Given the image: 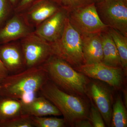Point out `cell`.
<instances>
[{
    "label": "cell",
    "instance_id": "30",
    "mask_svg": "<svg viewBox=\"0 0 127 127\" xmlns=\"http://www.w3.org/2000/svg\"><path fill=\"white\" fill-rule=\"evenodd\" d=\"M102 0H94V1L95 2H98V1H101Z\"/></svg>",
    "mask_w": 127,
    "mask_h": 127
},
{
    "label": "cell",
    "instance_id": "13",
    "mask_svg": "<svg viewBox=\"0 0 127 127\" xmlns=\"http://www.w3.org/2000/svg\"><path fill=\"white\" fill-rule=\"evenodd\" d=\"M91 95L104 123L108 127L111 125L112 118V96L109 90L98 83H93L90 89Z\"/></svg>",
    "mask_w": 127,
    "mask_h": 127
},
{
    "label": "cell",
    "instance_id": "12",
    "mask_svg": "<svg viewBox=\"0 0 127 127\" xmlns=\"http://www.w3.org/2000/svg\"><path fill=\"white\" fill-rule=\"evenodd\" d=\"M61 8L51 0H40L20 14L28 25L35 28Z\"/></svg>",
    "mask_w": 127,
    "mask_h": 127
},
{
    "label": "cell",
    "instance_id": "2",
    "mask_svg": "<svg viewBox=\"0 0 127 127\" xmlns=\"http://www.w3.org/2000/svg\"><path fill=\"white\" fill-rule=\"evenodd\" d=\"M39 93L56 107L63 116L66 123L71 127L78 120L88 118V108L84 100L79 96L62 91L49 79Z\"/></svg>",
    "mask_w": 127,
    "mask_h": 127
},
{
    "label": "cell",
    "instance_id": "31",
    "mask_svg": "<svg viewBox=\"0 0 127 127\" xmlns=\"http://www.w3.org/2000/svg\"><path fill=\"white\" fill-rule=\"evenodd\" d=\"M125 1H127V0H125Z\"/></svg>",
    "mask_w": 127,
    "mask_h": 127
},
{
    "label": "cell",
    "instance_id": "10",
    "mask_svg": "<svg viewBox=\"0 0 127 127\" xmlns=\"http://www.w3.org/2000/svg\"><path fill=\"white\" fill-rule=\"evenodd\" d=\"M35 30L26 23L20 14L15 12L0 28V45L21 40Z\"/></svg>",
    "mask_w": 127,
    "mask_h": 127
},
{
    "label": "cell",
    "instance_id": "24",
    "mask_svg": "<svg viewBox=\"0 0 127 127\" xmlns=\"http://www.w3.org/2000/svg\"><path fill=\"white\" fill-rule=\"evenodd\" d=\"M89 120L94 127H106L101 114L96 107L92 103L89 116Z\"/></svg>",
    "mask_w": 127,
    "mask_h": 127
},
{
    "label": "cell",
    "instance_id": "26",
    "mask_svg": "<svg viewBox=\"0 0 127 127\" xmlns=\"http://www.w3.org/2000/svg\"><path fill=\"white\" fill-rule=\"evenodd\" d=\"M37 93L34 92L25 93L21 96L20 100L22 104L26 105L29 104L36 97Z\"/></svg>",
    "mask_w": 127,
    "mask_h": 127
},
{
    "label": "cell",
    "instance_id": "8",
    "mask_svg": "<svg viewBox=\"0 0 127 127\" xmlns=\"http://www.w3.org/2000/svg\"><path fill=\"white\" fill-rule=\"evenodd\" d=\"M73 68L88 77L102 81L117 88L120 87L123 83L125 71L122 67L110 66L100 62L83 64Z\"/></svg>",
    "mask_w": 127,
    "mask_h": 127
},
{
    "label": "cell",
    "instance_id": "3",
    "mask_svg": "<svg viewBox=\"0 0 127 127\" xmlns=\"http://www.w3.org/2000/svg\"><path fill=\"white\" fill-rule=\"evenodd\" d=\"M48 79L42 65L26 68L16 74L9 75L0 84V96L19 99L25 93H39Z\"/></svg>",
    "mask_w": 127,
    "mask_h": 127
},
{
    "label": "cell",
    "instance_id": "29",
    "mask_svg": "<svg viewBox=\"0 0 127 127\" xmlns=\"http://www.w3.org/2000/svg\"><path fill=\"white\" fill-rule=\"evenodd\" d=\"M11 5L13 8L15 9V7L17 6L19 2L21 1V0H9Z\"/></svg>",
    "mask_w": 127,
    "mask_h": 127
},
{
    "label": "cell",
    "instance_id": "20",
    "mask_svg": "<svg viewBox=\"0 0 127 127\" xmlns=\"http://www.w3.org/2000/svg\"><path fill=\"white\" fill-rule=\"evenodd\" d=\"M31 118L34 127H63L66 124L64 119L56 117L31 116Z\"/></svg>",
    "mask_w": 127,
    "mask_h": 127
},
{
    "label": "cell",
    "instance_id": "5",
    "mask_svg": "<svg viewBox=\"0 0 127 127\" xmlns=\"http://www.w3.org/2000/svg\"><path fill=\"white\" fill-rule=\"evenodd\" d=\"M67 17L81 34H98L108 30V27L100 19L94 2L68 12Z\"/></svg>",
    "mask_w": 127,
    "mask_h": 127
},
{
    "label": "cell",
    "instance_id": "19",
    "mask_svg": "<svg viewBox=\"0 0 127 127\" xmlns=\"http://www.w3.org/2000/svg\"><path fill=\"white\" fill-rule=\"evenodd\" d=\"M111 123L112 127H127V111L122 100L119 96L113 105Z\"/></svg>",
    "mask_w": 127,
    "mask_h": 127
},
{
    "label": "cell",
    "instance_id": "32",
    "mask_svg": "<svg viewBox=\"0 0 127 127\" xmlns=\"http://www.w3.org/2000/svg\"><path fill=\"white\" fill-rule=\"evenodd\" d=\"M0 88H1V86H0Z\"/></svg>",
    "mask_w": 127,
    "mask_h": 127
},
{
    "label": "cell",
    "instance_id": "27",
    "mask_svg": "<svg viewBox=\"0 0 127 127\" xmlns=\"http://www.w3.org/2000/svg\"><path fill=\"white\" fill-rule=\"evenodd\" d=\"M73 127H93L92 124L90 120L87 119H82L77 121Z\"/></svg>",
    "mask_w": 127,
    "mask_h": 127
},
{
    "label": "cell",
    "instance_id": "23",
    "mask_svg": "<svg viewBox=\"0 0 127 127\" xmlns=\"http://www.w3.org/2000/svg\"><path fill=\"white\" fill-rule=\"evenodd\" d=\"M14 13L9 0H0V28Z\"/></svg>",
    "mask_w": 127,
    "mask_h": 127
},
{
    "label": "cell",
    "instance_id": "6",
    "mask_svg": "<svg viewBox=\"0 0 127 127\" xmlns=\"http://www.w3.org/2000/svg\"><path fill=\"white\" fill-rule=\"evenodd\" d=\"M95 4L103 23L127 37V1L102 0Z\"/></svg>",
    "mask_w": 127,
    "mask_h": 127
},
{
    "label": "cell",
    "instance_id": "4",
    "mask_svg": "<svg viewBox=\"0 0 127 127\" xmlns=\"http://www.w3.org/2000/svg\"><path fill=\"white\" fill-rule=\"evenodd\" d=\"M53 55L76 67L84 64L80 33L71 25L67 18L61 37L51 43Z\"/></svg>",
    "mask_w": 127,
    "mask_h": 127
},
{
    "label": "cell",
    "instance_id": "14",
    "mask_svg": "<svg viewBox=\"0 0 127 127\" xmlns=\"http://www.w3.org/2000/svg\"><path fill=\"white\" fill-rule=\"evenodd\" d=\"M81 35L84 64L102 62L103 55L100 33Z\"/></svg>",
    "mask_w": 127,
    "mask_h": 127
},
{
    "label": "cell",
    "instance_id": "18",
    "mask_svg": "<svg viewBox=\"0 0 127 127\" xmlns=\"http://www.w3.org/2000/svg\"><path fill=\"white\" fill-rule=\"evenodd\" d=\"M111 35L120 56L122 67L125 72L127 69V37L116 30L108 27Z\"/></svg>",
    "mask_w": 127,
    "mask_h": 127
},
{
    "label": "cell",
    "instance_id": "9",
    "mask_svg": "<svg viewBox=\"0 0 127 127\" xmlns=\"http://www.w3.org/2000/svg\"><path fill=\"white\" fill-rule=\"evenodd\" d=\"M67 13L66 10L60 8L36 28L34 33L50 43L58 40L63 33Z\"/></svg>",
    "mask_w": 127,
    "mask_h": 127
},
{
    "label": "cell",
    "instance_id": "11",
    "mask_svg": "<svg viewBox=\"0 0 127 127\" xmlns=\"http://www.w3.org/2000/svg\"><path fill=\"white\" fill-rule=\"evenodd\" d=\"M0 58L9 75L16 74L26 69L20 40L0 45Z\"/></svg>",
    "mask_w": 127,
    "mask_h": 127
},
{
    "label": "cell",
    "instance_id": "28",
    "mask_svg": "<svg viewBox=\"0 0 127 127\" xmlns=\"http://www.w3.org/2000/svg\"><path fill=\"white\" fill-rule=\"evenodd\" d=\"M9 75V72L5 67L0 58V84L2 80Z\"/></svg>",
    "mask_w": 127,
    "mask_h": 127
},
{
    "label": "cell",
    "instance_id": "15",
    "mask_svg": "<svg viewBox=\"0 0 127 127\" xmlns=\"http://www.w3.org/2000/svg\"><path fill=\"white\" fill-rule=\"evenodd\" d=\"M22 113L23 114L35 117L62 115L61 112L54 104L41 95L36 97L29 104H22Z\"/></svg>",
    "mask_w": 127,
    "mask_h": 127
},
{
    "label": "cell",
    "instance_id": "25",
    "mask_svg": "<svg viewBox=\"0 0 127 127\" xmlns=\"http://www.w3.org/2000/svg\"><path fill=\"white\" fill-rule=\"evenodd\" d=\"M40 0H21L14 9V11L17 13H22Z\"/></svg>",
    "mask_w": 127,
    "mask_h": 127
},
{
    "label": "cell",
    "instance_id": "22",
    "mask_svg": "<svg viewBox=\"0 0 127 127\" xmlns=\"http://www.w3.org/2000/svg\"><path fill=\"white\" fill-rule=\"evenodd\" d=\"M67 12L94 2V0H51Z\"/></svg>",
    "mask_w": 127,
    "mask_h": 127
},
{
    "label": "cell",
    "instance_id": "16",
    "mask_svg": "<svg viewBox=\"0 0 127 127\" xmlns=\"http://www.w3.org/2000/svg\"><path fill=\"white\" fill-rule=\"evenodd\" d=\"M100 36L103 55L102 63L110 66L122 68L118 51L108 31L100 33Z\"/></svg>",
    "mask_w": 127,
    "mask_h": 127
},
{
    "label": "cell",
    "instance_id": "7",
    "mask_svg": "<svg viewBox=\"0 0 127 127\" xmlns=\"http://www.w3.org/2000/svg\"><path fill=\"white\" fill-rule=\"evenodd\" d=\"M20 41L26 68L42 65L53 55L51 43L34 32Z\"/></svg>",
    "mask_w": 127,
    "mask_h": 127
},
{
    "label": "cell",
    "instance_id": "21",
    "mask_svg": "<svg viewBox=\"0 0 127 127\" xmlns=\"http://www.w3.org/2000/svg\"><path fill=\"white\" fill-rule=\"evenodd\" d=\"M31 116L22 114L9 120L0 122V127H33Z\"/></svg>",
    "mask_w": 127,
    "mask_h": 127
},
{
    "label": "cell",
    "instance_id": "17",
    "mask_svg": "<svg viewBox=\"0 0 127 127\" xmlns=\"http://www.w3.org/2000/svg\"><path fill=\"white\" fill-rule=\"evenodd\" d=\"M22 108L19 99L0 96V122L23 114Z\"/></svg>",
    "mask_w": 127,
    "mask_h": 127
},
{
    "label": "cell",
    "instance_id": "1",
    "mask_svg": "<svg viewBox=\"0 0 127 127\" xmlns=\"http://www.w3.org/2000/svg\"><path fill=\"white\" fill-rule=\"evenodd\" d=\"M42 66L48 79L62 91L80 96L86 93L88 77L75 70L64 60L52 55Z\"/></svg>",
    "mask_w": 127,
    "mask_h": 127
}]
</instances>
